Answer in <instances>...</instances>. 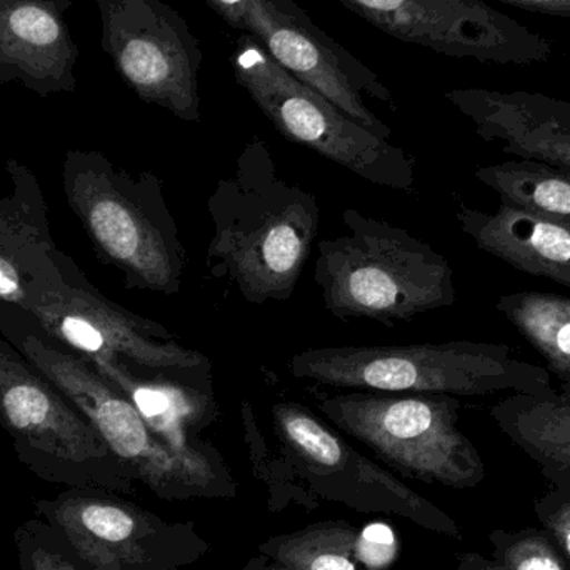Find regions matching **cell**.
Returning <instances> with one entry per match:
<instances>
[{"label": "cell", "instance_id": "1", "mask_svg": "<svg viewBox=\"0 0 570 570\" xmlns=\"http://www.w3.org/2000/svg\"><path fill=\"white\" fill-rule=\"evenodd\" d=\"M214 234L206 263L254 305L287 302L311 257L321 210L311 190L279 176L267 144L253 137L234 173L207 200Z\"/></svg>", "mask_w": 570, "mask_h": 570}, {"label": "cell", "instance_id": "2", "mask_svg": "<svg viewBox=\"0 0 570 570\" xmlns=\"http://www.w3.org/2000/svg\"><path fill=\"white\" fill-rule=\"evenodd\" d=\"M62 187L100 263L119 271L126 288L183 291L187 253L160 177L127 173L99 150L70 149Z\"/></svg>", "mask_w": 570, "mask_h": 570}, {"label": "cell", "instance_id": "3", "mask_svg": "<svg viewBox=\"0 0 570 570\" xmlns=\"http://www.w3.org/2000/svg\"><path fill=\"white\" fill-rule=\"evenodd\" d=\"M26 274L27 311L57 347L82 358L122 361L140 374L213 384L206 354L184 347L166 325L110 301L56 243L30 256Z\"/></svg>", "mask_w": 570, "mask_h": 570}, {"label": "cell", "instance_id": "4", "mask_svg": "<svg viewBox=\"0 0 570 570\" xmlns=\"http://www.w3.org/2000/svg\"><path fill=\"white\" fill-rule=\"evenodd\" d=\"M342 224L345 234L317 244L314 267L322 302L334 317L394 327L455 304L454 271L434 247L355 209L344 210Z\"/></svg>", "mask_w": 570, "mask_h": 570}, {"label": "cell", "instance_id": "5", "mask_svg": "<svg viewBox=\"0 0 570 570\" xmlns=\"http://www.w3.org/2000/svg\"><path fill=\"white\" fill-rule=\"evenodd\" d=\"M292 377L338 391L382 394L542 395L554 392L551 372L494 342L321 347L288 361Z\"/></svg>", "mask_w": 570, "mask_h": 570}, {"label": "cell", "instance_id": "6", "mask_svg": "<svg viewBox=\"0 0 570 570\" xmlns=\"http://www.w3.org/2000/svg\"><path fill=\"white\" fill-rule=\"evenodd\" d=\"M0 428L19 461L52 484L130 491L124 465L79 407L0 337Z\"/></svg>", "mask_w": 570, "mask_h": 570}, {"label": "cell", "instance_id": "7", "mask_svg": "<svg viewBox=\"0 0 570 570\" xmlns=\"http://www.w3.org/2000/svg\"><path fill=\"white\" fill-rule=\"evenodd\" d=\"M317 407L409 478L452 489H474L484 481L481 452L459 428L458 397L344 391L321 395Z\"/></svg>", "mask_w": 570, "mask_h": 570}, {"label": "cell", "instance_id": "8", "mask_svg": "<svg viewBox=\"0 0 570 570\" xmlns=\"http://www.w3.org/2000/svg\"><path fill=\"white\" fill-rule=\"evenodd\" d=\"M234 77L285 139L301 144L362 180L387 189H414V160L401 147L355 122L317 90L295 79L254 37L234 43Z\"/></svg>", "mask_w": 570, "mask_h": 570}, {"label": "cell", "instance_id": "9", "mask_svg": "<svg viewBox=\"0 0 570 570\" xmlns=\"http://www.w3.org/2000/svg\"><path fill=\"white\" fill-rule=\"evenodd\" d=\"M230 27L254 37L295 79L317 90L355 122L389 140L392 129L365 106L364 96L394 107L381 77L315 26L292 0H204Z\"/></svg>", "mask_w": 570, "mask_h": 570}, {"label": "cell", "instance_id": "10", "mask_svg": "<svg viewBox=\"0 0 570 570\" xmlns=\"http://www.w3.org/2000/svg\"><path fill=\"white\" fill-rule=\"evenodd\" d=\"M13 347L82 411L112 454L157 494H194L217 481L214 469L194 464L170 451L132 402L79 355L37 334L23 335Z\"/></svg>", "mask_w": 570, "mask_h": 570}, {"label": "cell", "instance_id": "11", "mask_svg": "<svg viewBox=\"0 0 570 570\" xmlns=\"http://www.w3.org/2000/svg\"><path fill=\"white\" fill-rule=\"evenodd\" d=\"M104 52L117 73L150 106L184 122L200 119L204 52L184 17L164 0H94Z\"/></svg>", "mask_w": 570, "mask_h": 570}, {"label": "cell", "instance_id": "12", "mask_svg": "<svg viewBox=\"0 0 570 570\" xmlns=\"http://www.w3.org/2000/svg\"><path fill=\"white\" fill-rule=\"evenodd\" d=\"M401 42L491 66L549 62L548 37L484 0H338Z\"/></svg>", "mask_w": 570, "mask_h": 570}, {"label": "cell", "instance_id": "13", "mask_svg": "<svg viewBox=\"0 0 570 570\" xmlns=\"http://www.w3.org/2000/svg\"><path fill=\"white\" fill-rule=\"evenodd\" d=\"M109 492L67 488L53 499L36 502L37 515L82 570H153L164 525Z\"/></svg>", "mask_w": 570, "mask_h": 570}, {"label": "cell", "instance_id": "14", "mask_svg": "<svg viewBox=\"0 0 570 570\" xmlns=\"http://www.w3.org/2000/svg\"><path fill=\"white\" fill-rule=\"evenodd\" d=\"M445 99L474 124L485 142L518 159L570 173V102L542 92L454 89Z\"/></svg>", "mask_w": 570, "mask_h": 570}, {"label": "cell", "instance_id": "15", "mask_svg": "<svg viewBox=\"0 0 570 570\" xmlns=\"http://www.w3.org/2000/svg\"><path fill=\"white\" fill-rule=\"evenodd\" d=\"M73 0H0V86L40 97L76 90L79 47L66 13Z\"/></svg>", "mask_w": 570, "mask_h": 570}, {"label": "cell", "instance_id": "16", "mask_svg": "<svg viewBox=\"0 0 570 570\" xmlns=\"http://www.w3.org/2000/svg\"><path fill=\"white\" fill-rule=\"evenodd\" d=\"M82 361L132 402L170 451L194 464L214 469L209 448L199 441L200 432L219 419L213 384L196 385L166 375L140 374L122 361Z\"/></svg>", "mask_w": 570, "mask_h": 570}, {"label": "cell", "instance_id": "17", "mask_svg": "<svg viewBox=\"0 0 570 570\" xmlns=\"http://www.w3.org/2000/svg\"><path fill=\"white\" fill-rule=\"evenodd\" d=\"M3 169L10 190L0 199V332L16 345L23 335H46L27 311L26 266L33 250L53 239L36 174L17 159H7Z\"/></svg>", "mask_w": 570, "mask_h": 570}, {"label": "cell", "instance_id": "18", "mask_svg": "<svg viewBox=\"0 0 570 570\" xmlns=\"http://www.w3.org/2000/svg\"><path fill=\"white\" fill-rule=\"evenodd\" d=\"M459 226L478 249L529 276L570 288V223L535 216L515 207L494 213L459 204Z\"/></svg>", "mask_w": 570, "mask_h": 570}, {"label": "cell", "instance_id": "19", "mask_svg": "<svg viewBox=\"0 0 570 570\" xmlns=\"http://www.w3.org/2000/svg\"><path fill=\"white\" fill-rule=\"evenodd\" d=\"M277 564L292 570H391L397 541L387 525L355 529L322 522L263 546Z\"/></svg>", "mask_w": 570, "mask_h": 570}, {"label": "cell", "instance_id": "20", "mask_svg": "<svg viewBox=\"0 0 570 570\" xmlns=\"http://www.w3.org/2000/svg\"><path fill=\"white\" fill-rule=\"evenodd\" d=\"M491 415L554 488L570 485V404L558 391L508 395L492 405Z\"/></svg>", "mask_w": 570, "mask_h": 570}, {"label": "cell", "instance_id": "21", "mask_svg": "<svg viewBox=\"0 0 570 570\" xmlns=\"http://www.w3.org/2000/svg\"><path fill=\"white\" fill-rule=\"evenodd\" d=\"M274 428L285 452L292 455L305 471L318 478L324 475H354L367 484L384 485L407 499H421L411 489L372 464L342 441L321 419L295 402H277L273 407Z\"/></svg>", "mask_w": 570, "mask_h": 570}, {"label": "cell", "instance_id": "22", "mask_svg": "<svg viewBox=\"0 0 570 570\" xmlns=\"http://www.w3.org/2000/svg\"><path fill=\"white\" fill-rule=\"evenodd\" d=\"M501 204L570 223V173L538 160L514 159L475 170Z\"/></svg>", "mask_w": 570, "mask_h": 570}, {"label": "cell", "instance_id": "23", "mask_svg": "<svg viewBox=\"0 0 570 570\" xmlns=\"http://www.w3.org/2000/svg\"><path fill=\"white\" fill-rule=\"evenodd\" d=\"M495 308L541 354L546 368L570 384V297L514 292L499 297Z\"/></svg>", "mask_w": 570, "mask_h": 570}, {"label": "cell", "instance_id": "24", "mask_svg": "<svg viewBox=\"0 0 570 570\" xmlns=\"http://www.w3.org/2000/svg\"><path fill=\"white\" fill-rule=\"evenodd\" d=\"M489 539L491 556H468L462 570H570L544 529L494 531Z\"/></svg>", "mask_w": 570, "mask_h": 570}, {"label": "cell", "instance_id": "25", "mask_svg": "<svg viewBox=\"0 0 570 570\" xmlns=\"http://www.w3.org/2000/svg\"><path fill=\"white\" fill-rule=\"evenodd\" d=\"M16 546L20 570H82L42 519L20 525Z\"/></svg>", "mask_w": 570, "mask_h": 570}, {"label": "cell", "instance_id": "26", "mask_svg": "<svg viewBox=\"0 0 570 570\" xmlns=\"http://www.w3.org/2000/svg\"><path fill=\"white\" fill-rule=\"evenodd\" d=\"M535 515L570 566V485H552L534 504Z\"/></svg>", "mask_w": 570, "mask_h": 570}, {"label": "cell", "instance_id": "27", "mask_svg": "<svg viewBox=\"0 0 570 570\" xmlns=\"http://www.w3.org/2000/svg\"><path fill=\"white\" fill-rule=\"evenodd\" d=\"M502 3L541 13V16L561 17L570 20V0H499Z\"/></svg>", "mask_w": 570, "mask_h": 570}, {"label": "cell", "instance_id": "28", "mask_svg": "<svg viewBox=\"0 0 570 570\" xmlns=\"http://www.w3.org/2000/svg\"><path fill=\"white\" fill-rule=\"evenodd\" d=\"M559 395H561L562 399H564L568 404H570V384H566V382H562L561 389H559Z\"/></svg>", "mask_w": 570, "mask_h": 570}, {"label": "cell", "instance_id": "29", "mask_svg": "<svg viewBox=\"0 0 570 570\" xmlns=\"http://www.w3.org/2000/svg\"><path fill=\"white\" fill-rule=\"evenodd\" d=\"M250 570H292V569L285 568V566L279 564V566H274V568H269V569H250Z\"/></svg>", "mask_w": 570, "mask_h": 570}]
</instances>
